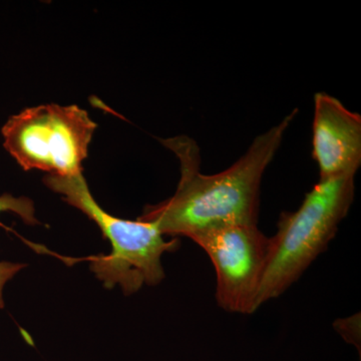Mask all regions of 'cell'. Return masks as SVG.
I'll list each match as a JSON object with an SVG mask.
<instances>
[{
	"mask_svg": "<svg viewBox=\"0 0 361 361\" xmlns=\"http://www.w3.org/2000/svg\"><path fill=\"white\" fill-rule=\"evenodd\" d=\"M297 113L256 137L238 161L217 174H201L194 140L182 135L163 141L179 159V184L171 198L147 206L137 220L153 223L164 236L190 239L215 228L257 224L263 175Z\"/></svg>",
	"mask_w": 361,
	"mask_h": 361,
	"instance_id": "6da1fadb",
	"label": "cell"
},
{
	"mask_svg": "<svg viewBox=\"0 0 361 361\" xmlns=\"http://www.w3.org/2000/svg\"><path fill=\"white\" fill-rule=\"evenodd\" d=\"M355 176L319 180L294 212H283L270 249L256 310L281 296L329 246L355 200Z\"/></svg>",
	"mask_w": 361,
	"mask_h": 361,
	"instance_id": "7a4b0ae2",
	"label": "cell"
},
{
	"mask_svg": "<svg viewBox=\"0 0 361 361\" xmlns=\"http://www.w3.org/2000/svg\"><path fill=\"white\" fill-rule=\"evenodd\" d=\"M51 191L61 194L68 205L82 211L94 221L110 242L109 255L92 256L90 269L104 287L120 285L126 295L134 294L142 285L156 286L165 278L161 256L177 250L178 238L165 240L158 227L144 221H130L106 212L90 193L82 173L73 176L47 175L44 179Z\"/></svg>",
	"mask_w": 361,
	"mask_h": 361,
	"instance_id": "3957f363",
	"label": "cell"
},
{
	"mask_svg": "<svg viewBox=\"0 0 361 361\" xmlns=\"http://www.w3.org/2000/svg\"><path fill=\"white\" fill-rule=\"evenodd\" d=\"M97 128L80 106L52 104L11 116L1 135L4 149L23 170L65 177L82 173Z\"/></svg>",
	"mask_w": 361,
	"mask_h": 361,
	"instance_id": "277c9868",
	"label": "cell"
},
{
	"mask_svg": "<svg viewBox=\"0 0 361 361\" xmlns=\"http://www.w3.org/2000/svg\"><path fill=\"white\" fill-rule=\"evenodd\" d=\"M215 268L216 300L230 313L252 314L262 282L270 239L257 224L215 228L192 237Z\"/></svg>",
	"mask_w": 361,
	"mask_h": 361,
	"instance_id": "5b68a950",
	"label": "cell"
},
{
	"mask_svg": "<svg viewBox=\"0 0 361 361\" xmlns=\"http://www.w3.org/2000/svg\"><path fill=\"white\" fill-rule=\"evenodd\" d=\"M312 156L319 180L355 176L361 165V116L336 97L314 94Z\"/></svg>",
	"mask_w": 361,
	"mask_h": 361,
	"instance_id": "8992f818",
	"label": "cell"
},
{
	"mask_svg": "<svg viewBox=\"0 0 361 361\" xmlns=\"http://www.w3.org/2000/svg\"><path fill=\"white\" fill-rule=\"evenodd\" d=\"M11 212L18 215L25 224H39L35 218V204L27 197H14L13 195H0V213Z\"/></svg>",
	"mask_w": 361,
	"mask_h": 361,
	"instance_id": "52a82bcc",
	"label": "cell"
},
{
	"mask_svg": "<svg viewBox=\"0 0 361 361\" xmlns=\"http://www.w3.org/2000/svg\"><path fill=\"white\" fill-rule=\"evenodd\" d=\"M336 329L348 343L353 344L360 349V314L351 316L345 319L337 320Z\"/></svg>",
	"mask_w": 361,
	"mask_h": 361,
	"instance_id": "ba28073f",
	"label": "cell"
},
{
	"mask_svg": "<svg viewBox=\"0 0 361 361\" xmlns=\"http://www.w3.org/2000/svg\"><path fill=\"white\" fill-rule=\"evenodd\" d=\"M23 263L0 262V310L4 307V289L9 280L13 279L20 271L25 267Z\"/></svg>",
	"mask_w": 361,
	"mask_h": 361,
	"instance_id": "9c48e42d",
	"label": "cell"
}]
</instances>
